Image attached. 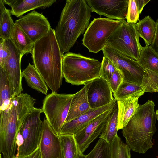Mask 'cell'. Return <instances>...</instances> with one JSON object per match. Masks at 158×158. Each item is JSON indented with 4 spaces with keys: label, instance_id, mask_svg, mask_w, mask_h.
<instances>
[{
    "label": "cell",
    "instance_id": "cell-1",
    "mask_svg": "<svg viewBox=\"0 0 158 158\" xmlns=\"http://www.w3.org/2000/svg\"><path fill=\"white\" fill-rule=\"evenodd\" d=\"M36 99L27 93L15 97L6 110L0 111V152L3 158H13L17 138L27 116L35 108Z\"/></svg>",
    "mask_w": 158,
    "mask_h": 158
},
{
    "label": "cell",
    "instance_id": "cell-2",
    "mask_svg": "<svg viewBox=\"0 0 158 158\" xmlns=\"http://www.w3.org/2000/svg\"><path fill=\"white\" fill-rule=\"evenodd\" d=\"M31 54L33 65L48 87L52 92H56L62 84L63 56L55 30L51 28L46 35L34 44Z\"/></svg>",
    "mask_w": 158,
    "mask_h": 158
},
{
    "label": "cell",
    "instance_id": "cell-3",
    "mask_svg": "<svg viewBox=\"0 0 158 158\" xmlns=\"http://www.w3.org/2000/svg\"><path fill=\"white\" fill-rule=\"evenodd\" d=\"M91 10L85 0H67L55 29L62 55L69 52L89 24Z\"/></svg>",
    "mask_w": 158,
    "mask_h": 158
},
{
    "label": "cell",
    "instance_id": "cell-4",
    "mask_svg": "<svg viewBox=\"0 0 158 158\" xmlns=\"http://www.w3.org/2000/svg\"><path fill=\"white\" fill-rule=\"evenodd\" d=\"M155 104L148 100L139 105L134 115L122 129L127 144L133 151L144 154L152 148V138L156 131Z\"/></svg>",
    "mask_w": 158,
    "mask_h": 158
},
{
    "label": "cell",
    "instance_id": "cell-5",
    "mask_svg": "<svg viewBox=\"0 0 158 158\" xmlns=\"http://www.w3.org/2000/svg\"><path fill=\"white\" fill-rule=\"evenodd\" d=\"M102 62L80 54L68 52L63 56V77L66 82L79 85L100 77Z\"/></svg>",
    "mask_w": 158,
    "mask_h": 158
},
{
    "label": "cell",
    "instance_id": "cell-6",
    "mask_svg": "<svg viewBox=\"0 0 158 158\" xmlns=\"http://www.w3.org/2000/svg\"><path fill=\"white\" fill-rule=\"evenodd\" d=\"M135 24L123 20L110 37L106 45L123 55L138 61L143 47L140 43V36Z\"/></svg>",
    "mask_w": 158,
    "mask_h": 158
},
{
    "label": "cell",
    "instance_id": "cell-7",
    "mask_svg": "<svg viewBox=\"0 0 158 158\" xmlns=\"http://www.w3.org/2000/svg\"><path fill=\"white\" fill-rule=\"evenodd\" d=\"M123 20L108 18H94L84 34L83 45L91 52L97 53L102 50L110 37Z\"/></svg>",
    "mask_w": 158,
    "mask_h": 158
},
{
    "label": "cell",
    "instance_id": "cell-8",
    "mask_svg": "<svg viewBox=\"0 0 158 158\" xmlns=\"http://www.w3.org/2000/svg\"><path fill=\"white\" fill-rule=\"evenodd\" d=\"M42 113V108H35L25 119L18 134L20 140L17 142L16 156L29 155L39 147L43 125L40 118Z\"/></svg>",
    "mask_w": 158,
    "mask_h": 158
},
{
    "label": "cell",
    "instance_id": "cell-9",
    "mask_svg": "<svg viewBox=\"0 0 158 158\" xmlns=\"http://www.w3.org/2000/svg\"><path fill=\"white\" fill-rule=\"evenodd\" d=\"M73 95L52 92L43 100V112L54 131L58 135L65 123Z\"/></svg>",
    "mask_w": 158,
    "mask_h": 158
},
{
    "label": "cell",
    "instance_id": "cell-10",
    "mask_svg": "<svg viewBox=\"0 0 158 158\" xmlns=\"http://www.w3.org/2000/svg\"><path fill=\"white\" fill-rule=\"evenodd\" d=\"M102 50L103 56L109 58L122 74L124 81L140 85L146 71L137 61L123 55L106 45Z\"/></svg>",
    "mask_w": 158,
    "mask_h": 158
},
{
    "label": "cell",
    "instance_id": "cell-11",
    "mask_svg": "<svg viewBox=\"0 0 158 158\" xmlns=\"http://www.w3.org/2000/svg\"><path fill=\"white\" fill-rule=\"evenodd\" d=\"M15 23L34 44L46 35L51 28L49 22L43 13L35 10L20 17Z\"/></svg>",
    "mask_w": 158,
    "mask_h": 158
},
{
    "label": "cell",
    "instance_id": "cell-12",
    "mask_svg": "<svg viewBox=\"0 0 158 158\" xmlns=\"http://www.w3.org/2000/svg\"><path fill=\"white\" fill-rule=\"evenodd\" d=\"M8 46L10 53L3 68L5 70L11 86L13 98L23 91L21 70V61L23 56L11 39L5 40Z\"/></svg>",
    "mask_w": 158,
    "mask_h": 158
},
{
    "label": "cell",
    "instance_id": "cell-13",
    "mask_svg": "<svg viewBox=\"0 0 158 158\" xmlns=\"http://www.w3.org/2000/svg\"><path fill=\"white\" fill-rule=\"evenodd\" d=\"M113 108L97 117L85 127L74 135L80 153L83 154L91 143L100 135Z\"/></svg>",
    "mask_w": 158,
    "mask_h": 158
},
{
    "label": "cell",
    "instance_id": "cell-14",
    "mask_svg": "<svg viewBox=\"0 0 158 158\" xmlns=\"http://www.w3.org/2000/svg\"><path fill=\"white\" fill-rule=\"evenodd\" d=\"M91 11L107 18L117 20H125L129 0H87Z\"/></svg>",
    "mask_w": 158,
    "mask_h": 158
},
{
    "label": "cell",
    "instance_id": "cell-15",
    "mask_svg": "<svg viewBox=\"0 0 158 158\" xmlns=\"http://www.w3.org/2000/svg\"><path fill=\"white\" fill-rule=\"evenodd\" d=\"M89 83L87 96L91 109L104 106L115 100L109 82L102 77L97 78Z\"/></svg>",
    "mask_w": 158,
    "mask_h": 158
},
{
    "label": "cell",
    "instance_id": "cell-16",
    "mask_svg": "<svg viewBox=\"0 0 158 158\" xmlns=\"http://www.w3.org/2000/svg\"><path fill=\"white\" fill-rule=\"evenodd\" d=\"M39 148L41 158H61L59 136L55 132L46 118L43 121Z\"/></svg>",
    "mask_w": 158,
    "mask_h": 158
},
{
    "label": "cell",
    "instance_id": "cell-17",
    "mask_svg": "<svg viewBox=\"0 0 158 158\" xmlns=\"http://www.w3.org/2000/svg\"><path fill=\"white\" fill-rule=\"evenodd\" d=\"M115 99L112 103L104 106L90 109L88 112L77 118L65 123L60 135H74L85 127L94 118L106 111L113 108L116 103Z\"/></svg>",
    "mask_w": 158,
    "mask_h": 158
},
{
    "label": "cell",
    "instance_id": "cell-18",
    "mask_svg": "<svg viewBox=\"0 0 158 158\" xmlns=\"http://www.w3.org/2000/svg\"><path fill=\"white\" fill-rule=\"evenodd\" d=\"M4 4L10 6L11 14L17 17L36 9H44L51 6L56 0H2Z\"/></svg>",
    "mask_w": 158,
    "mask_h": 158
},
{
    "label": "cell",
    "instance_id": "cell-19",
    "mask_svg": "<svg viewBox=\"0 0 158 158\" xmlns=\"http://www.w3.org/2000/svg\"><path fill=\"white\" fill-rule=\"evenodd\" d=\"M89 86L88 82L84 84V86L81 89L74 94L65 123L77 118L91 109L87 96Z\"/></svg>",
    "mask_w": 158,
    "mask_h": 158
},
{
    "label": "cell",
    "instance_id": "cell-20",
    "mask_svg": "<svg viewBox=\"0 0 158 158\" xmlns=\"http://www.w3.org/2000/svg\"><path fill=\"white\" fill-rule=\"evenodd\" d=\"M138 98L131 97L118 100L117 130L122 129L134 115L139 105Z\"/></svg>",
    "mask_w": 158,
    "mask_h": 158
},
{
    "label": "cell",
    "instance_id": "cell-21",
    "mask_svg": "<svg viewBox=\"0 0 158 158\" xmlns=\"http://www.w3.org/2000/svg\"><path fill=\"white\" fill-rule=\"evenodd\" d=\"M28 85L31 88L47 95L48 89L44 81L34 65L30 63L22 72Z\"/></svg>",
    "mask_w": 158,
    "mask_h": 158
},
{
    "label": "cell",
    "instance_id": "cell-22",
    "mask_svg": "<svg viewBox=\"0 0 158 158\" xmlns=\"http://www.w3.org/2000/svg\"><path fill=\"white\" fill-rule=\"evenodd\" d=\"M136 29L140 37L144 41L145 46H150L152 43L155 36L156 23L149 15L145 16L135 24Z\"/></svg>",
    "mask_w": 158,
    "mask_h": 158
},
{
    "label": "cell",
    "instance_id": "cell-23",
    "mask_svg": "<svg viewBox=\"0 0 158 158\" xmlns=\"http://www.w3.org/2000/svg\"><path fill=\"white\" fill-rule=\"evenodd\" d=\"M10 39L23 56L28 53L32 54L34 44L15 24Z\"/></svg>",
    "mask_w": 158,
    "mask_h": 158
},
{
    "label": "cell",
    "instance_id": "cell-24",
    "mask_svg": "<svg viewBox=\"0 0 158 158\" xmlns=\"http://www.w3.org/2000/svg\"><path fill=\"white\" fill-rule=\"evenodd\" d=\"M12 99V90L6 73L0 67V111L9 107Z\"/></svg>",
    "mask_w": 158,
    "mask_h": 158
},
{
    "label": "cell",
    "instance_id": "cell-25",
    "mask_svg": "<svg viewBox=\"0 0 158 158\" xmlns=\"http://www.w3.org/2000/svg\"><path fill=\"white\" fill-rule=\"evenodd\" d=\"M2 0H0V38L5 40L10 39L15 25L10 10L5 7Z\"/></svg>",
    "mask_w": 158,
    "mask_h": 158
},
{
    "label": "cell",
    "instance_id": "cell-26",
    "mask_svg": "<svg viewBox=\"0 0 158 158\" xmlns=\"http://www.w3.org/2000/svg\"><path fill=\"white\" fill-rule=\"evenodd\" d=\"M118 109L116 103L110 114L106 123L99 137L110 144L116 136L118 132Z\"/></svg>",
    "mask_w": 158,
    "mask_h": 158
},
{
    "label": "cell",
    "instance_id": "cell-27",
    "mask_svg": "<svg viewBox=\"0 0 158 158\" xmlns=\"http://www.w3.org/2000/svg\"><path fill=\"white\" fill-rule=\"evenodd\" d=\"M145 90L140 85L123 81L117 90L113 93L114 99L117 101L131 97L138 98L143 95Z\"/></svg>",
    "mask_w": 158,
    "mask_h": 158
},
{
    "label": "cell",
    "instance_id": "cell-28",
    "mask_svg": "<svg viewBox=\"0 0 158 158\" xmlns=\"http://www.w3.org/2000/svg\"><path fill=\"white\" fill-rule=\"evenodd\" d=\"M61 158H79L80 153L74 135H59Z\"/></svg>",
    "mask_w": 158,
    "mask_h": 158
},
{
    "label": "cell",
    "instance_id": "cell-29",
    "mask_svg": "<svg viewBox=\"0 0 158 158\" xmlns=\"http://www.w3.org/2000/svg\"><path fill=\"white\" fill-rule=\"evenodd\" d=\"M138 61L145 70L158 73V55L150 46L143 47Z\"/></svg>",
    "mask_w": 158,
    "mask_h": 158
},
{
    "label": "cell",
    "instance_id": "cell-30",
    "mask_svg": "<svg viewBox=\"0 0 158 158\" xmlns=\"http://www.w3.org/2000/svg\"><path fill=\"white\" fill-rule=\"evenodd\" d=\"M109 144L111 158H131V148L118 135Z\"/></svg>",
    "mask_w": 158,
    "mask_h": 158
},
{
    "label": "cell",
    "instance_id": "cell-31",
    "mask_svg": "<svg viewBox=\"0 0 158 158\" xmlns=\"http://www.w3.org/2000/svg\"><path fill=\"white\" fill-rule=\"evenodd\" d=\"M140 86L145 92L154 93L158 92V73L146 69Z\"/></svg>",
    "mask_w": 158,
    "mask_h": 158
},
{
    "label": "cell",
    "instance_id": "cell-32",
    "mask_svg": "<svg viewBox=\"0 0 158 158\" xmlns=\"http://www.w3.org/2000/svg\"><path fill=\"white\" fill-rule=\"evenodd\" d=\"M86 158H111L110 144L100 139Z\"/></svg>",
    "mask_w": 158,
    "mask_h": 158
},
{
    "label": "cell",
    "instance_id": "cell-33",
    "mask_svg": "<svg viewBox=\"0 0 158 158\" xmlns=\"http://www.w3.org/2000/svg\"><path fill=\"white\" fill-rule=\"evenodd\" d=\"M102 62L100 77L108 82L111 76L117 69L108 58L103 56Z\"/></svg>",
    "mask_w": 158,
    "mask_h": 158
},
{
    "label": "cell",
    "instance_id": "cell-34",
    "mask_svg": "<svg viewBox=\"0 0 158 158\" xmlns=\"http://www.w3.org/2000/svg\"><path fill=\"white\" fill-rule=\"evenodd\" d=\"M140 14L135 0H129L126 18L127 22L131 24H136L139 20Z\"/></svg>",
    "mask_w": 158,
    "mask_h": 158
},
{
    "label": "cell",
    "instance_id": "cell-35",
    "mask_svg": "<svg viewBox=\"0 0 158 158\" xmlns=\"http://www.w3.org/2000/svg\"><path fill=\"white\" fill-rule=\"evenodd\" d=\"M123 80V75L117 69L113 74L109 82L113 93L115 92L117 90Z\"/></svg>",
    "mask_w": 158,
    "mask_h": 158
},
{
    "label": "cell",
    "instance_id": "cell-36",
    "mask_svg": "<svg viewBox=\"0 0 158 158\" xmlns=\"http://www.w3.org/2000/svg\"><path fill=\"white\" fill-rule=\"evenodd\" d=\"M156 23L155 35L154 40L150 46L158 55V18Z\"/></svg>",
    "mask_w": 158,
    "mask_h": 158
},
{
    "label": "cell",
    "instance_id": "cell-37",
    "mask_svg": "<svg viewBox=\"0 0 158 158\" xmlns=\"http://www.w3.org/2000/svg\"><path fill=\"white\" fill-rule=\"evenodd\" d=\"M135 1L139 12L140 14L145 6L150 1V0H135Z\"/></svg>",
    "mask_w": 158,
    "mask_h": 158
},
{
    "label": "cell",
    "instance_id": "cell-38",
    "mask_svg": "<svg viewBox=\"0 0 158 158\" xmlns=\"http://www.w3.org/2000/svg\"><path fill=\"white\" fill-rule=\"evenodd\" d=\"M30 158H41L39 147L31 154Z\"/></svg>",
    "mask_w": 158,
    "mask_h": 158
},
{
    "label": "cell",
    "instance_id": "cell-39",
    "mask_svg": "<svg viewBox=\"0 0 158 158\" xmlns=\"http://www.w3.org/2000/svg\"><path fill=\"white\" fill-rule=\"evenodd\" d=\"M31 156V154L29 155L23 156L18 157L15 156L13 158H30Z\"/></svg>",
    "mask_w": 158,
    "mask_h": 158
},
{
    "label": "cell",
    "instance_id": "cell-40",
    "mask_svg": "<svg viewBox=\"0 0 158 158\" xmlns=\"http://www.w3.org/2000/svg\"><path fill=\"white\" fill-rule=\"evenodd\" d=\"M79 158H86V155L82 153H80L79 154Z\"/></svg>",
    "mask_w": 158,
    "mask_h": 158
},
{
    "label": "cell",
    "instance_id": "cell-41",
    "mask_svg": "<svg viewBox=\"0 0 158 158\" xmlns=\"http://www.w3.org/2000/svg\"><path fill=\"white\" fill-rule=\"evenodd\" d=\"M156 119L158 120V110L156 111Z\"/></svg>",
    "mask_w": 158,
    "mask_h": 158
},
{
    "label": "cell",
    "instance_id": "cell-42",
    "mask_svg": "<svg viewBox=\"0 0 158 158\" xmlns=\"http://www.w3.org/2000/svg\"><path fill=\"white\" fill-rule=\"evenodd\" d=\"M0 158H3L2 157V155H1V154H0Z\"/></svg>",
    "mask_w": 158,
    "mask_h": 158
}]
</instances>
